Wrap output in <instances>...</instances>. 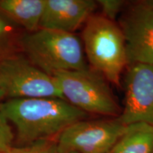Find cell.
<instances>
[{
  "instance_id": "obj_1",
  "label": "cell",
  "mask_w": 153,
  "mask_h": 153,
  "mask_svg": "<svg viewBox=\"0 0 153 153\" xmlns=\"http://www.w3.org/2000/svg\"><path fill=\"white\" fill-rule=\"evenodd\" d=\"M0 112L14 126L20 142L30 145L58 136L67 128L87 118V113L60 98L10 99Z\"/></svg>"
},
{
  "instance_id": "obj_2",
  "label": "cell",
  "mask_w": 153,
  "mask_h": 153,
  "mask_svg": "<svg viewBox=\"0 0 153 153\" xmlns=\"http://www.w3.org/2000/svg\"><path fill=\"white\" fill-rule=\"evenodd\" d=\"M82 43L91 68L119 86L121 74L128 66L125 38L119 25L94 13L85 24Z\"/></svg>"
},
{
  "instance_id": "obj_3",
  "label": "cell",
  "mask_w": 153,
  "mask_h": 153,
  "mask_svg": "<svg viewBox=\"0 0 153 153\" xmlns=\"http://www.w3.org/2000/svg\"><path fill=\"white\" fill-rule=\"evenodd\" d=\"M19 47L34 65L50 75L89 68L82 41L74 33L39 28L22 35Z\"/></svg>"
},
{
  "instance_id": "obj_4",
  "label": "cell",
  "mask_w": 153,
  "mask_h": 153,
  "mask_svg": "<svg viewBox=\"0 0 153 153\" xmlns=\"http://www.w3.org/2000/svg\"><path fill=\"white\" fill-rule=\"evenodd\" d=\"M63 99L78 109L101 116L118 118L121 108L101 74L91 68L79 71L55 73Z\"/></svg>"
},
{
  "instance_id": "obj_5",
  "label": "cell",
  "mask_w": 153,
  "mask_h": 153,
  "mask_svg": "<svg viewBox=\"0 0 153 153\" xmlns=\"http://www.w3.org/2000/svg\"><path fill=\"white\" fill-rule=\"evenodd\" d=\"M0 89L10 99H63L54 76L16 53L0 61Z\"/></svg>"
},
{
  "instance_id": "obj_6",
  "label": "cell",
  "mask_w": 153,
  "mask_h": 153,
  "mask_svg": "<svg viewBox=\"0 0 153 153\" xmlns=\"http://www.w3.org/2000/svg\"><path fill=\"white\" fill-rule=\"evenodd\" d=\"M126 128L117 118L79 120L57 136V153H109Z\"/></svg>"
},
{
  "instance_id": "obj_7",
  "label": "cell",
  "mask_w": 153,
  "mask_h": 153,
  "mask_svg": "<svg viewBox=\"0 0 153 153\" xmlns=\"http://www.w3.org/2000/svg\"><path fill=\"white\" fill-rule=\"evenodd\" d=\"M128 65H153V7L140 1L126 9L119 21Z\"/></svg>"
},
{
  "instance_id": "obj_8",
  "label": "cell",
  "mask_w": 153,
  "mask_h": 153,
  "mask_svg": "<svg viewBox=\"0 0 153 153\" xmlns=\"http://www.w3.org/2000/svg\"><path fill=\"white\" fill-rule=\"evenodd\" d=\"M124 84L125 105L117 119L126 126L145 123L153 126V65H129Z\"/></svg>"
},
{
  "instance_id": "obj_9",
  "label": "cell",
  "mask_w": 153,
  "mask_h": 153,
  "mask_svg": "<svg viewBox=\"0 0 153 153\" xmlns=\"http://www.w3.org/2000/svg\"><path fill=\"white\" fill-rule=\"evenodd\" d=\"M93 0H45L40 28L74 33L97 7Z\"/></svg>"
},
{
  "instance_id": "obj_10",
  "label": "cell",
  "mask_w": 153,
  "mask_h": 153,
  "mask_svg": "<svg viewBox=\"0 0 153 153\" xmlns=\"http://www.w3.org/2000/svg\"><path fill=\"white\" fill-rule=\"evenodd\" d=\"M45 0H0V11L19 28L32 33L38 30Z\"/></svg>"
},
{
  "instance_id": "obj_11",
  "label": "cell",
  "mask_w": 153,
  "mask_h": 153,
  "mask_svg": "<svg viewBox=\"0 0 153 153\" xmlns=\"http://www.w3.org/2000/svg\"><path fill=\"white\" fill-rule=\"evenodd\" d=\"M109 153H153V126L145 123L127 125Z\"/></svg>"
},
{
  "instance_id": "obj_12",
  "label": "cell",
  "mask_w": 153,
  "mask_h": 153,
  "mask_svg": "<svg viewBox=\"0 0 153 153\" xmlns=\"http://www.w3.org/2000/svg\"><path fill=\"white\" fill-rule=\"evenodd\" d=\"M18 26L0 11V61L14 54L22 35Z\"/></svg>"
},
{
  "instance_id": "obj_13",
  "label": "cell",
  "mask_w": 153,
  "mask_h": 153,
  "mask_svg": "<svg viewBox=\"0 0 153 153\" xmlns=\"http://www.w3.org/2000/svg\"><path fill=\"white\" fill-rule=\"evenodd\" d=\"M3 153H57L55 141L43 140L20 148H11Z\"/></svg>"
},
{
  "instance_id": "obj_14",
  "label": "cell",
  "mask_w": 153,
  "mask_h": 153,
  "mask_svg": "<svg viewBox=\"0 0 153 153\" xmlns=\"http://www.w3.org/2000/svg\"><path fill=\"white\" fill-rule=\"evenodd\" d=\"M97 3L101 9V14L114 22L126 4L123 0H99Z\"/></svg>"
},
{
  "instance_id": "obj_15",
  "label": "cell",
  "mask_w": 153,
  "mask_h": 153,
  "mask_svg": "<svg viewBox=\"0 0 153 153\" xmlns=\"http://www.w3.org/2000/svg\"><path fill=\"white\" fill-rule=\"evenodd\" d=\"M14 134L7 119L0 112V153L12 148Z\"/></svg>"
},
{
  "instance_id": "obj_16",
  "label": "cell",
  "mask_w": 153,
  "mask_h": 153,
  "mask_svg": "<svg viewBox=\"0 0 153 153\" xmlns=\"http://www.w3.org/2000/svg\"><path fill=\"white\" fill-rule=\"evenodd\" d=\"M145 2L150 7H153V0H144Z\"/></svg>"
},
{
  "instance_id": "obj_17",
  "label": "cell",
  "mask_w": 153,
  "mask_h": 153,
  "mask_svg": "<svg viewBox=\"0 0 153 153\" xmlns=\"http://www.w3.org/2000/svg\"><path fill=\"white\" fill-rule=\"evenodd\" d=\"M4 93H3V91H1V89H0V101H1V100H2V99L4 98ZM0 104H1V103H0Z\"/></svg>"
},
{
  "instance_id": "obj_18",
  "label": "cell",
  "mask_w": 153,
  "mask_h": 153,
  "mask_svg": "<svg viewBox=\"0 0 153 153\" xmlns=\"http://www.w3.org/2000/svg\"><path fill=\"white\" fill-rule=\"evenodd\" d=\"M73 153H74V152H73Z\"/></svg>"
}]
</instances>
